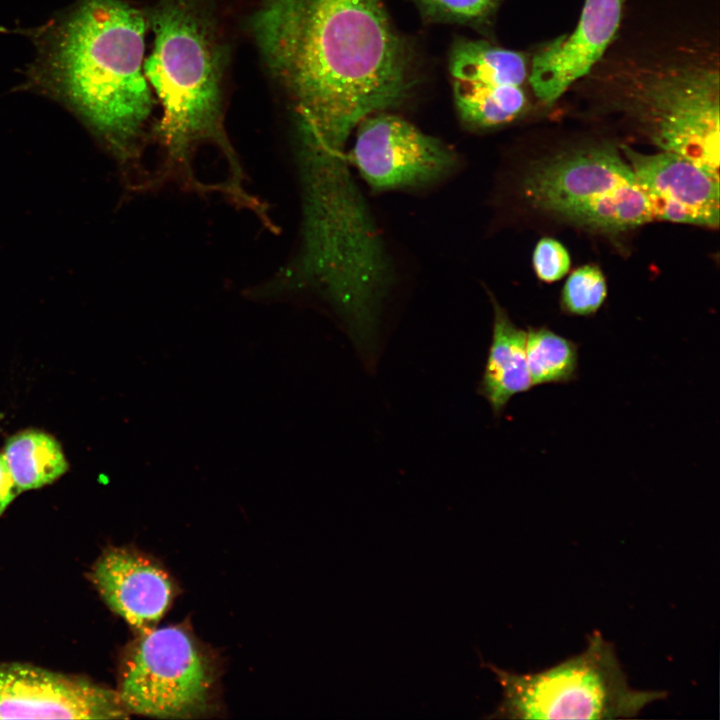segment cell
I'll return each instance as SVG.
<instances>
[{"instance_id":"obj_1","label":"cell","mask_w":720,"mask_h":720,"mask_svg":"<svg viewBox=\"0 0 720 720\" xmlns=\"http://www.w3.org/2000/svg\"><path fill=\"white\" fill-rule=\"evenodd\" d=\"M251 25L299 139L345 151L362 120L399 106L415 83L383 0H262Z\"/></svg>"},{"instance_id":"obj_2","label":"cell","mask_w":720,"mask_h":720,"mask_svg":"<svg viewBox=\"0 0 720 720\" xmlns=\"http://www.w3.org/2000/svg\"><path fill=\"white\" fill-rule=\"evenodd\" d=\"M148 18L122 0H81L26 30L36 57L23 88L64 105L116 162L131 191L153 188L145 163L154 100L144 74Z\"/></svg>"},{"instance_id":"obj_3","label":"cell","mask_w":720,"mask_h":720,"mask_svg":"<svg viewBox=\"0 0 720 720\" xmlns=\"http://www.w3.org/2000/svg\"><path fill=\"white\" fill-rule=\"evenodd\" d=\"M154 48L144 74L162 116L154 127L160 146L157 186L220 194L250 209L256 198L224 126L226 47L208 0H159L147 15Z\"/></svg>"},{"instance_id":"obj_4","label":"cell","mask_w":720,"mask_h":720,"mask_svg":"<svg viewBox=\"0 0 720 720\" xmlns=\"http://www.w3.org/2000/svg\"><path fill=\"white\" fill-rule=\"evenodd\" d=\"M708 22V20H707ZM618 35L579 88L625 114L660 151L719 175V33L709 24Z\"/></svg>"},{"instance_id":"obj_5","label":"cell","mask_w":720,"mask_h":720,"mask_svg":"<svg viewBox=\"0 0 720 720\" xmlns=\"http://www.w3.org/2000/svg\"><path fill=\"white\" fill-rule=\"evenodd\" d=\"M297 163L300 244L275 280L284 290L316 291L340 311L365 308L390 288L393 271L346 158L318 153Z\"/></svg>"},{"instance_id":"obj_6","label":"cell","mask_w":720,"mask_h":720,"mask_svg":"<svg viewBox=\"0 0 720 720\" xmlns=\"http://www.w3.org/2000/svg\"><path fill=\"white\" fill-rule=\"evenodd\" d=\"M502 688L497 719H626L666 697L663 691L632 689L613 645L600 632L580 654L542 671L518 674L483 663Z\"/></svg>"},{"instance_id":"obj_7","label":"cell","mask_w":720,"mask_h":720,"mask_svg":"<svg viewBox=\"0 0 720 720\" xmlns=\"http://www.w3.org/2000/svg\"><path fill=\"white\" fill-rule=\"evenodd\" d=\"M527 204L599 232H624L652 221L628 162L608 145L581 147L533 163L520 180Z\"/></svg>"},{"instance_id":"obj_8","label":"cell","mask_w":720,"mask_h":720,"mask_svg":"<svg viewBox=\"0 0 720 720\" xmlns=\"http://www.w3.org/2000/svg\"><path fill=\"white\" fill-rule=\"evenodd\" d=\"M217 675L215 657L188 626L154 627L125 649L116 691L129 714L190 718L209 710Z\"/></svg>"},{"instance_id":"obj_9","label":"cell","mask_w":720,"mask_h":720,"mask_svg":"<svg viewBox=\"0 0 720 720\" xmlns=\"http://www.w3.org/2000/svg\"><path fill=\"white\" fill-rule=\"evenodd\" d=\"M351 160L376 192L439 183L459 165L457 153L397 115L379 112L356 127Z\"/></svg>"},{"instance_id":"obj_10","label":"cell","mask_w":720,"mask_h":720,"mask_svg":"<svg viewBox=\"0 0 720 720\" xmlns=\"http://www.w3.org/2000/svg\"><path fill=\"white\" fill-rule=\"evenodd\" d=\"M116 690L26 663H0V718L122 719Z\"/></svg>"},{"instance_id":"obj_11","label":"cell","mask_w":720,"mask_h":720,"mask_svg":"<svg viewBox=\"0 0 720 720\" xmlns=\"http://www.w3.org/2000/svg\"><path fill=\"white\" fill-rule=\"evenodd\" d=\"M626 0H585L576 27L542 43L530 56L529 85L552 105L586 76L616 37Z\"/></svg>"},{"instance_id":"obj_12","label":"cell","mask_w":720,"mask_h":720,"mask_svg":"<svg viewBox=\"0 0 720 720\" xmlns=\"http://www.w3.org/2000/svg\"><path fill=\"white\" fill-rule=\"evenodd\" d=\"M622 153L645 197L652 220L719 225V179L672 152L643 154L627 145Z\"/></svg>"},{"instance_id":"obj_13","label":"cell","mask_w":720,"mask_h":720,"mask_svg":"<svg viewBox=\"0 0 720 720\" xmlns=\"http://www.w3.org/2000/svg\"><path fill=\"white\" fill-rule=\"evenodd\" d=\"M90 578L109 608L137 632L156 627L176 595V585L154 558L128 547H110Z\"/></svg>"},{"instance_id":"obj_14","label":"cell","mask_w":720,"mask_h":720,"mask_svg":"<svg viewBox=\"0 0 720 720\" xmlns=\"http://www.w3.org/2000/svg\"><path fill=\"white\" fill-rule=\"evenodd\" d=\"M491 301L492 338L478 393L499 417L514 396L533 385L526 358V331L514 324L493 295Z\"/></svg>"},{"instance_id":"obj_15","label":"cell","mask_w":720,"mask_h":720,"mask_svg":"<svg viewBox=\"0 0 720 720\" xmlns=\"http://www.w3.org/2000/svg\"><path fill=\"white\" fill-rule=\"evenodd\" d=\"M448 67L452 81L529 85L530 56L486 40L456 39L449 52Z\"/></svg>"},{"instance_id":"obj_16","label":"cell","mask_w":720,"mask_h":720,"mask_svg":"<svg viewBox=\"0 0 720 720\" xmlns=\"http://www.w3.org/2000/svg\"><path fill=\"white\" fill-rule=\"evenodd\" d=\"M461 122L475 131L503 127L528 111L529 85H491L452 81ZM533 94V93H532Z\"/></svg>"},{"instance_id":"obj_17","label":"cell","mask_w":720,"mask_h":720,"mask_svg":"<svg viewBox=\"0 0 720 720\" xmlns=\"http://www.w3.org/2000/svg\"><path fill=\"white\" fill-rule=\"evenodd\" d=\"M2 454L21 491L51 484L68 469L60 443L40 430L29 429L12 435Z\"/></svg>"},{"instance_id":"obj_18","label":"cell","mask_w":720,"mask_h":720,"mask_svg":"<svg viewBox=\"0 0 720 720\" xmlns=\"http://www.w3.org/2000/svg\"><path fill=\"white\" fill-rule=\"evenodd\" d=\"M526 358L533 386L567 384L578 376V344L547 326L526 331Z\"/></svg>"},{"instance_id":"obj_19","label":"cell","mask_w":720,"mask_h":720,"mask_svg":"<svg viewBox=\"0 0 720 720\" xmlns=\"http://www.w3.org/2000/svg\"><path fill=\"white\" fill-rule=\"evenodd\" d=\"M607 297V284L602 271L595 265L574 270L563 286L560 306L573 316L594 315Z\"/></svg>"},{"instance_id":"obj_20","label":"cell","mask_w":720,"mask_h":720,"mask_svg":"<svg viewBox=\"0 0 720 720\" xmlns=\"http://www.w3.org/2000/svg\"><path fill=\"white\" fill-rule=\"evenodd\" d=\"M431 22L487 27L504 0H414Z\"/></svg>"},{"instance_id":"obj_21","label":"cell","mask_w":720,"mask_h":720,"mask_svg":"<svg viewBox=\"0 0 720 720\" xmlns=\"http://www.w3.org/2000/svg\"><path fill=\"white\" fill-rule=\"evenodd\" d=\"M532 262L537 277L548 283L562 279L571 265L570 255L564 245L549 237L542 238L536 244Z\"/></svg>"},{"instance_id":"obj_22","label":"cell","mask_w":720,"mask_h":720,"mask_svg":"<svg viewBox=\"0 0 720 720\" xmlns=\"http://www.w3.org/2000/svg\"><path fill=\"white\" fill-rule=\"evenodd\" d=\"M20 492L22 491L15 483L3 454L0 453V516Z\"/></svg>"}]
</instances>
